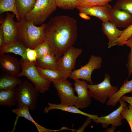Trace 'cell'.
<instances>
[{
	"label": "cell",
	"instance_id": "obj_31",
	"mask_svg": "<svg viewBox=\"0 0 132 132\" xmlns=\"http://www.w3.org/2000/svg\"><path fill=\"white\" fill-rule=\"evenodd\" d=\"M34 49L37 53V58L41 57L46 54L51 53L49 44L45 41L38 44Z\"/></svg>",
	"mask_w": 132,
	"mask_h": 132
},
{
	"label": "cell",
	"instance_id": "obj_7",
	"mask_svg": "<svg viewBox=\"0 0 132 132\" xmlns=\"http://www.w3.org/2000/svg\"><path fill=\"white\" fill-rule=\"evenodd\" d=\"M102 59L100 56L92 55L88 62L79 68L72 71L69 77L74 80L81 79L93 84L91 75L96 69H99L101 66Z\"/></svg>",
	"mask_w": 132,
	"mask_h": 132
},
{
	"label": "cell",
	"instance_id": "obj_29",
	"mask_svg": "<svg viewBox=\"0 0 132 132\" xmlns=\"http://www.w3.org/2000/svg\"><path fill=\"white\" fill-rule=\"evenodd\" d=\"M113 0H77V6L87 7L108 4Z\"/></svg>",
	"mask_w": 132,
	"mask_h": 132
},
{
	"label": "cell",
	"instance_id": "obj_34",
	"mask_svg": "<svg viewBox=\"0 0 132 132\" xmlns=\"http://www.w3.org/2000/svg\"><path fill=\"white\" fill-rule=\"evenodd\" d=\"M131 51L128 55V60L126 66L128 71V77H129L132 73V48H130Z\"/></svg>",
	"mask_w": 132,
	"mask_h": 132
},
{
	"label": "cell",
	"instance_id": "obj_26",
	"mask_svg": "<svg viewBox=\"0 0 132 132\" xmlns=\"http://www.w3.org/2000/svg\"><path fill=\"white\" fill-rule=\"evenodd\" d=\"M15 1V0H0V14L7 11L11 12L15 15L19 21L21 19L16 10Z\"/></svg>",
	"mask_w": 132,
	"mask_h": 132
},
{
	"label": "cell",
	"instance_id": "obj_17",
	"mask_svg": "<svg viewBox=\"0 0 132 132\" xmlns=\"http://www.w3.org/2000/svg\"><path fill=\"white\" fill-rule=\"evenodd\" d=\"M48 106L45 107L44 109V112L46 113H48L51 110L56 109L72 113L81 114L92 120L97 119L98 117L96 115L89 114L83 112L74 105H64L60 103L57 104L50 103H48Z\"/></svg>",
	"mask_w": 132,
	"mask_h": 132
},
{
	"label": "cell",
	"instance_id": "obj_5",
	"mask_svg": "<svg viewBox=\"0 0 132 132\" xmlns=\"http://www.w3.org/2000/svg\"><path fill=\"white\" fill-rule=\"evenodd\" d=\"M55 0H37L33 9L24 18L34 25L43 24L56 9Z\"/></svg>",
	"mask_w": 132,
	"mask_h": 132
},
{
	"label": "cell",
	"instance_id": "obj_11",
	"mask_svg": "<svg viewBox=\"0 0 132 132\" xmlns=\"http://www.w3.org/2000/svg\"><path fill=\"white\" fill-rule=\"evenodd\" d=\"M119 102L120 105L117 109L106 116L98 117L97 119L93 120V121L96 123L101 124L104 128H107L110 124L116 127L121 125L122 123V120L123 119L121 113L127 106V104L121 99Z\"/></svg>",
	"mask_w": 132,
	"mask_h": 132
},
{
	"label": "cell",
	"instance_id": "obj_16",
	"mask_svg": "<svg viewBox=\"0 0 132 132\" xmlns=\"http://www.w3.org/2000/svg\"><path fill=\"white\" fill-rule=\"evenodd\" d=\"M41 76L44 79L51 82L57 80L67 79L71 73L61 69H46L36 66Z\"/></svg>",
	"mask_w": 132,
	"mask_h": 132
},
{
	"label": "cell",
	"instance_id": "obj_18",
	"mask_svg": "<svg viewBox=\"0 0 132 132\" xmlns=\"http://www.w3.org/2000/svg\"><path fill=\"white\" fill-rule=\"evenodd\" d=\"M27 47L21 42L17 40L3 46L0 48V54L12 53L21 56L24 61H29L26 54Z\"/></svg>",
	"mask_w": 132,
	"mask_h": 132
},
{
	"label": "cell",
	"instance_id": "obj_38",
	"mask_svg": "<svg viewBox=\"0 0 132 132\" xmlns=\"http://www.w3.org/2000/svg\"><path fill=\"white\" fill-rule=\"evenodd\" d=\"M79 15L81 18L86 20H89L90 19L87 14L84 12H79Z\"/></svg>",
	"mask_w": 132,
	"mask_h": 132
},
{
	"label": "cell",
	"instance_id": "obj_25",
	"mask_svg": "<svg viewBox=\"0 0 132 132\" xmlns=\"http://www.w3.org/2000/svg\"><path fill=\"white\" fill-rule=\"evenodd\" d=\"M15 89L0 90V106L11 107L16 104Z\"/></svg>",
	"mask_w": 132,
	"mask_h": 132
},
{
	"label": "cell",
	"instance_id": "obj_6",
	"mask_svg": "<svg viewBox=\"0 0 132 132\" xmlns=\"http://www.w3.org/2000/svg\"><path fill=\"white\" fill-rule=\"evenodd\" d=\"M110 79L109 75L106 73L104 79L101 83L95 85L88 84V85L92 97L103 104L106 102L107 98L118 90L117 87L111 85Z\"/></svg>",
	"mask_w": 132,
	"mask_h": 132
},
{
	"label": "cell",
	"instance_id": "obj_9",
	"mask_svg": "<svg viewBox=\"0 0 132 132\" xmlns=\"http://www.w3.org/2000/svg\"><path fill=\"white\" fill-rule=\"evenodd\" d=\"M14 15L13 13L11 14L6 12L4 20L1 23L0 26L4 36V45L18 40L19 28L17 22L14 20Z\"/></svg>",
	"mask_w": 132,
	"mask_h": 132
},
{
	"label": "cell",
	"instance_id": "obj_36",
	"mask_svg": "<svg viewBox=\"0 0 132 132\" xmlns=\"http://www.w3.org/2000/svg\"><path fill=\"white\" fill-rule=\"evenodd\" d=\"M91 120L90 118H88L83 125L79 128L77 130H76V132H82L84 131V130L85 127L91 122Z\"/></svg>",
	"mask_w": 132,
	"mask_h": 132
},
{
	"label": "cell",
	"instance_id": "obj_21",
	"mask_svg": "<svg viewBox=\"0 0 132 132\" xmlns=\"http://www.w3.org/2000/svg\"><path fill=\"white\" fill-rule=\"evenodd\" d=\"M29 109L26 106H22L12 109V112L18 117H24L32 122L35 126L39 132H55L61 131V130H51L47 129L39 124L33 118L30 114Z\"/></svg>",
	"mask_w": 132,
	"mask_h": 132
},
{
	"label": "cell",
	"instance_id": "obj_20",
	"mask_svg": "<svg viewBox=\"0 0 132 132\" xmlns=\"http://www.w3.org/2000/svg\"><path fill=\"white\" fill-rule=\"evenodd\" d=\"M128 93H132V79L129 81L126 79L124 81L119 90L109 98L107 105L115 106L122 97Z\"/></svg>",
	"mask_w": 132,
	"mask_h": 132
},
{
	"label": "cell",
	"instance_id": "obj_32",
	"mask_svg": "<svg viewBox=\"0 0 132 132\" xmlns=\"http://www.w3.org/2000/svg\"><path fill=\"white\" fill-rule=\"evenodd\" d=\"M121 114L123 119L126 120L128 123L132 132V106L129 104L121 111Z\"/></svg>",
	"mask_w": 132,
	"mask_h": 132
},
{
	"label": "cell",
	"instance_id": "obj_23",
	"mask_svg": "<svg viewBox=\"0 0 132 132\" xmlns=\"http://www.w3.org/2000/svg\"><path fill=\"white\" fill-rule=\"evenodd\" d=\"M37 66L43 68L60 69L55 57L51 53L46 54L37 59Z\"/></svg>",
	"mask_w": 132,
	"mask_h": 132
},
{
	"label": "cell",
	"instance_id": "obj_4",
	"mask_svg": "<svg viewBox=\"0 0 132 132\" xmlns=\"http://www.w3.org/2000/svg\"><path fill=\"white\" fill-rule=\"evenodd\" d=\"M15 90L17 108L26 106L31 110L36 109L39 95L31 83L25 80L18 85Z\"/></svg>",
	"mask_w": 132,
	"mask_h": 132
},
{
	"label": "cell",
	"instance_id": "obj_22",
	"mask_svg": "<svg viewBox=\"0 0 132 132\" xmlns=\"http://www.w3.org/2000/svg\"><path fill=\"white\" fill-rule=\"evenodd\" d=\"M16 76L1 73L0 77V90L15 89L16 87L22 82Z\"/></svg>",
	"mask_w": 132,
	"mask_h": 132
},
{
	"label": "cell",
	"instance_id": "obj_39",
	"mask_svg": "<svg viewBox=\"0 0 132 132\" xmlns=\"http://www.w3.org/2000/svg\"><path fill=\"white\" fill-rule=\"evenodd\" d=\"M125 44L130 48H132V36L127 41Z\"/></svg>",
	"mask_w": 132,
	"mask_h": 132
},
{
	"label": "cell",
	"instance_id": "obj_40",
	"mask_svg": "<svg viewBox=\"0 0 132 132\" xmlns=\"http://www.w3.org/2000/svg\"><path fill=\"white\" fill-rule=\"evenodd\" d=\"M116 127L112 126L110 128L107 129L105 132H114L116 129Z\"/></svg>",
	"mask_w": 132,
	"mask_h": 132
},
{
	"label": "cell",
	"instance_id": "obj_2",
	"mask_svg": "<svg viewBox=\"0 0 132 132\" xmlns=\"http://www.w3.org/2000/svg\"><path fill=\"white\" fill-rule=\"evenodd\" d=\"M19 32L18 40L27 48L34 49L38 44L45 41L44 29L46 23L39 27L24 18L17 22Z\"/></svg>",
	"mask_w": 132,
	"mask_h": 132
},
{
	"label": "cell",
	"instance_id": "obj_19",
	"mask_svg": "<svg viewBox=\"0 0 132 132\" xmlns=\"http://www.w3.org/2000/svg\"><path fill=\"white\" fill-rule=\"evenodd\" d=\"M101 29L108 38L109 48L111 47L112 44L120 36L123 31V30H119L115 25L109 21L102 22Z\"/></svg>",
	"mask_w": 132,
	"mask_h": 132
},
{
	"label": "cell",
	"instance_id": "obj_15",
	"mask_svg": "<svg viewBox=\"0 0 132 132\" xmlns=\"http://www.w3.org/2000/svg\"><path fill=\"white\" fill-rule=\"evenodd\" d=\"M109 21L117 27L127 28L132 24V15L121 10L112 8Z\"/></svg>",
	"mask_w": 132,
	"mask_h": 132
},
{
	"label": "cell",
	"instance_id": "obj_27",
	"mask_svg": "<svg viewBox=\"0 0 132 132\" xmlns=\"http://www.w3.org/2000/svg\"><path fill=\"white\" fill-rule=\"evenodd\" d=\"M132 36V24L125 30L117 39L112 44L111 47L118 45L123 46L125 44L127 40Z\"/></svg>",
	"mask_w": 132,
	"mask_h": 132
},
{
	"label": "cell",
	"instance_id": "obj_1",
	"mask_svg": "<svg viewBox=\"0 0 132 132\" xmlns=\"http://www.w3.org/2000/svg\"><path fill=\"white\" fill-rule=\"evenodd\" d=\"M77 29L76 20L66 15L53 17L46 24L45 41L57 61L74 43Z\"/></svg>",
	"mask_w": 132,
	"mask_h": 132
},
{
	"label": "cell",
	"instance_id": "obj_8",
	"mask_svg": "<svg viewBox=\"0 0 132 132\" xmlns=\"http://www.w3.org/2000/svg\"><path fill=\"white\" fill-rule=\"evenodd\" d=\"M52 82L57 91L60 104L75 105L77 96L75 95V90L72 87V84L67 79L57 80Z\"/></svg>",
	"mask_w": 132,
	"mask_h": 132
},
{
	"label": "cell",
	"instance_id": "obj_13",
	"mask_svg": "<svg viewBox=\"0 0 132 132\" xmlns=\"http://www.w3.org/2000/svg\"><path fill=\"white\" fill-rule=\"evenodd\" d=\"M76 8L79 12H84L88 15L96 17L102 22L110 21L111 19L110 12L112 8L109 4L87 7L77 6Z\"/></svg>",
	"mask_w": 132,
	"mask_h": 132
},
{
	"label": "cell",
	"instance_id": "obj_12",
	"mask_svg": "<svg viewBox=\"0 0 132 132\" xmlns=\"http://www.w3.org/2000/svg\"><path fill=\"white\" fill-rule=\"evenodd\" d=\"M82 52L81 48L70 47L57 60L60 69L71 73L75 68L77 58Z\"/></svg>",
	"mask_w": 132,
	"mask_h": 132
},
{
	"label": "cell",
	"instance_id": "obj_35",
	"mask_svg": "<svg viewBox=\"0 0 132 132\" xmlns=\"http://www.w3.org/2000/svg\"><path fill=\"white\" fill-rule=\"evenodd\" d=\"M4 35L2 28L0 26V48L4 46Z\"/></svg>",
	"mask_w": 132,
	"mask_h": 132
},
{
	"label": "cell",
	"instance_id": "obj_10",
	"mask_svg": "<svg viewBox=\"0 0 132 132\" xmlns=\"http://www.w3.org/2000/svg\"><path fill=\"white\" fill-rule=\"evenodd\" d=\"M74 89L77 94L75 106L79 109H82L88 106L91 102V93L88 88V84L83 80H75Z\"/></svg>",
	"mask_w": 132,
	"mask_h": 132
},
{
	"label": "cell",
	"instance_id": "obj_3",
	"mask_svg": "<svg viewBox=\"0 0 132 132\" xmlns=\"http://www.w3.org/2000/svg\"><path fill=\"white\" fill-rule=\"evenodd\" d=\"M20 62L22 70L16 76L17 77H27L38 92L44 93L49 90L51 82L44 79L40 75L36 68V62H26L22 58Z\"/></svg>",
	"mask_w": 132,
	"mask_h": 132
},
{
	"label": "cell",
	"instance_id": "obj_24",
	"mask_svg": "<svg viewBox=\"0 0 132 132\" xmlns=\"http://www.w3.org/2000/svg\"><path fill=\"white\" fill-rule=\"evenodd\" d=\"M37 0H15L16 10L20 18L26 15L33 8Z\"/></svg>",
	"mask_w": 132,
	"mask_h": 132
},
{
	"label": "cell",
	"instance_id": "obj_14",
	"mask_svg": "<svg viewBox=\"0 0 132 132\" xmlns=\"http://www.w3.org/2000/svg\"><path fill=\"white\" fill-rule=\"evenodd\" d=\"M0 66L1 71L11 75L16 76L22 70L20 62L14 57L4 54H0Z\"/></svg>",
	"mask_w": 132,
	"mask_h": 132
},
{
	"label": "cell",
	"instance_id": "obj_33",
	"mask_svg": "<svg viewBox=\"0 0 132 132\" xmlns=\"http://www.w3.org/2000/svg\"><path fill=\"white\" fill-rule=\"evenodd\" d=\"M26 54L27 58L29 61L31 62H36L37 57L36 52L34 49L27 48L26 50Z\"/></svg>",
	"mask_w": 132,
	"mask_h": 132
},
{
	"label": "cell",
	"instance_id": "obj_28",
	"mask_svg": "<svg viewBox=\"0 0 132 132\" xmlns=\"http://www.w3.org/2000/svg\"><path fill=\"white\" fill-rule=\"evenodd\" d=\"M112 8L123 10L132 15V0H118Z\"/></svg>",
	"mask_w": 132,
	"mask_h": 132
},
{
	"label": "cell",
	"instance_id": "obj_30",
	"mask_svg": "<svg viewBox=\"0 0 132 132\" xmlns=\"http://www.w3.org/2000/svg\"><path fill=\"white\" fill-rule=\"evenodd\" d=\"M56 5L65 10H72L77 6V0H55Z\"/></svg>",
	"mask_w": 132,
	"mask_h": 132
},
{
	"label": "cell",
	"instance_id": "obj_37",
	"mask_svg": "<svg viewBox=\"0 0 132 132\" xmlns=\"http://www.w3.org/2000/svg\"><path fill=\"white\" fill-rule=\"evenodd\" d=\"M121 99L124 101L129 103L132 106V97H129L123 96L122 97Z\"/></svg>",
	"mask_w": 132,
	"mask_h": 132
}]
</instances>
